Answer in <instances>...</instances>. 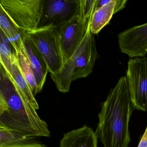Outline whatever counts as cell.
I'll return each instance as SVG.
<instances>
[{
	"label": "cell",
	"mask_w": 147,
	"mask_h": 147,
	"mask_svg": "<svg viewBox=\"0 0 147 147\" xmlns=\"http://www.w3.org/2000/svg\"><path fill=\"white\" fill-rule=\"evenodd\" d=\"M135 109L126 76H122L102 104L95 131L104 147H128L129 123Z\"/></svg>",
	"instance_id": "6da1fadb"
},
{
	"label": "cell",
	"mask_w": 147,
	"mask_h": 147,
	"mask_svg": "<svg viewBox=\"0 0 147 147\" xmlns=\"http://www.w3.org/2000/svg\"><path fill=\"white\" fill-rule=\"evenodd\" d=\"M0 70V127L26 136L50 137L46 122L19 92L1 65Z\"/></svg>",
	"instance_id": "7a4b0ae2"
},
{
	"label": "cell",
	"mask_w": 147,
	"mask_h": 147,
	"mask_svg": "<svg viewBox=\"0 0 147 147\" xmlns=\"http://www.w3.org/2000/svg\"><path fill=\"white\" fill-rule=\"evenodd\" d=\"M98 57L95 39L90 29L61 72L50 74L57 90L63 93L68 92L74 81L86 78L92 74Z\"/></svg>",
	"instance_id": "3957f363"
},
{
	"label": "cell",
	"mask_w": 147,
	"mask_h": 147,
	"mask_svg": "<svg viewBox=\"0 0 147 147\" xmlns=\"http://www.w3.org/2000/svg\"><path fill=\"white\" fill-rule=\"evenodd\" d=\"M24 32L43 57L50 74L60 73L64 63L58 26H46Z\"/></svg>",
	"instance_id": "277c9868"
},
{
	"label": "cell",
	"mask_w": 147,
	"mask_h": 147,
	"mask_svg": "<svg viewBox=\"0 0 147 147\" xmlns=\"http://www.w3.org/2000/svg\"><path fill=\"white\" fill-rule=\"evenodd\" d=\"M44 0H0V6L19 30L24 32L39 27Z\"/></svg>",
	"instance_id": "5b68a950"
},
{
	"label": "cell",
	"mask_w": 147,
	"mask_h": 147,
	"mask_svg": "<svg viewBox=\"0 0 147 147\" xmlns=\"http://www.w3.org/2000/svg\"><path fill=\"white\" fill-rule=\"evenodd\" d=\"M125 76L135 109L147 111V57L130 59Z\"/></svg>",
	"instance_id": "8992f818"
},
{
	"label": "cell",
	"mask_w": 147,
	"mask_h": 147,
	"mask_svg": "<svg viewBox=\"0 0 147 147\" xmlns=\"http://www.w3.org/2000/svg\"><path fill=\"white\" fill-rule=\"evenodd\" d=\"M91 23V21L83 20L78 14L57 26L64 64L81 43L90 29Z\"/></svg>",
	"instance_id": "52a82bcc"
},
{
	"label": "cell",
	"mask_w": 147,
	"mask_h": 147,
	"mask_svg": "<svg viewBox=\"0 0 147 147\" xmlns=\"http://www.w3.org/2000/svg\"><path fill=\"white\" fill-rule=\"evenodd\" d=\"M79 0L45 1L39 27L58 26L79 14Z\"/></svg>",
	"instance_id": "ba28073f"
},
{
	"label": "cell",
	"mask_w": 147,
	"mask_h": 147,
	"mask_svg": "<svg viewBox=\"0 0 147 147\" xmlns=\"http://www.w3.org/2000/svg\"><path fill=\"white\" fill-rule=\"evenodd\" d=\"M118 40L122 53L130 57H144L147 54V23L120 32Z\"/></svg>",
	"instance_id": "9c48e42d"
},
{
	"label": "cell",
	"mask_w": 147,
	"mask_h": 147,
	"mask_svg": "<svg viewBox=\"0 0 147 147\" xmlns=\"http://www.w3.org/2000/svg\"><path fill=\"white\" fill-rule=\"evenodd\" d=\"M23 43L28 54L31 64L37 82L39 91L42 90L46 81L49 68L45 60L38 49L23 32Z\"/></svg>",
	"instance_id": "30bf717a"
},
{
	"label": "cell",
	"mask_w": 147,
	"mask_h": 147,
	"mask_svg": "<svg viewBox=\"0 0 147 147\" xmlns=\"http://www.w3.org/2000/svg\"><path fill=\"white\" fill-rule=\"evenodd\" d=\"M127 2V0H109L105 5L97 9L94 13L90 25L92 34H98L109 24L114 14L125 7Z\"/></svg>",
	"instance_id": "8fae6325"
},
{
	"label": "cell",
	"mask_w": 147,
	"mask_h": 147,
	"mask_svg": "<svg viewBox=\"0 0 147 147\" xmlns=\"http://www.w3.org/2000/svg\"><path fill=\"white\" fill-rule=\"evenodd\" d=\"M98 138L90 127L84 125L65 133L60 147H98Z\"/></svg>",
	"instance_id": "7c38bea8"
},
{
	"label": "cell",
	"mask_w": 147,
	"mask_h": 147,
	"mask_svg": "<svg viewBox=\"0 0 147 147\" xmlns=\"http://www.w3.org/2000/svg\"><path fill=\"white\" fill-rule=\"evenodd\" d=\"M38 138L0 127V147H48Z\"/></svg>",
	"instance_id": "4fadbf2b"
},
{
	"label": "cell",
	"mask_w": 147,
	"mask_h": 147,
	"mask_svg": "<svg viewBox=\"0 0 147 147\" xmlns=\"http://www.w3.org/2000/svg\"><path fill=\"white\" fill-rule=\"evenodd\" d=\"M7 73L19 92L27 99L36 110L39 109L38 103L19 65L16 53L12 59L11 70Z\"/></svg>",
	"instance_id": "5bb4252c"
},
{
	"label": "cell",
	"mask_w": 147,
	"mask_h": 147,
	"mask_svg": "<svg viewBox=\"0 0 147 147\" xmlns=\"http://www.w3.org/2000/svg\"><path fill=\"white\" fill-rule=\"evenodd\" d=\"M15 51L21 71L28 82L33 95L35 96L40 92L29 56L25 48L23 39L21 42L15 49Z\"/></svg>",
	"instance_id": "9a60e30c"
},
{
	"label": "cell",
	"mask_w": 147,
	"mask_h": 147,
	"mask_svg": "<svg viewBox=\"0 0 147 147\" xmlns=\"http://www.w3.org/2000/svg\"><path fill=\"white\" fill-rule=\"evenodd\" d=\"M0 28L11 42L14 50L21 42L23 32L13 24L1 7L0 6Z\"/></svg>",
	"instance_id": "2e32d148"
},
{
	"label": "cell",
	"mask_w": 147,
	"mask_h": 147,
	"mask_svg": "<svg viewBox=\"0 0 147 147\" xmlns=\"http://www.w3.org/2000/svg\"><path fill=\"white\" fill-rule=\"evenodd\" d=\"M15 50L2 31H0V62L7 72H10Z\"/></svg>",
	"instance_id": "e0dca14e"
},
{
	"label": "cell",
	"mask_w": 147,
	"mask_h": 147,
	"mask_svg": "<svg viewBox=\"0 0 147 147\" xmlns=\"http://www.w3.org/2000/svg\"><path fill=\"white\" fill-rule=\"evenodd\" d=\"M138 147H147V125Z\"/></svg>",
	"instance_id": "ac0fdd59"
}]
</instances>
